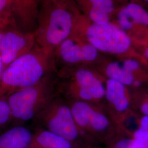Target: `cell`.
<instances>
[{"instance_id":"4fadbf2b","label":"cell","mask_w":148,"mask_h":148,"mask_svg":"<svg viewBox=\"0 0 148 148\" xmlns=\"http://www.w3.org/2000/svg\"><path fill=\"white\" fill-rule=\"evenodd\" d=\"M32 145L36 148H72V143L69 140L48 130L34 137Z\"/></svg>"},{"instance_id":"8fae6325","label":"cell","mask_w":148,"mask_h":148,"mask_svg":"<svg viewBox=\"0 0 148 148\" xmlns=\"http://www.w3.org/2000/svg\"><path fill=\"white\" fill-rule=\"evenodd\" d=\"M33 136L27 128L16 126L0 136V148H28L32 145Z\"/></svg>"},{"instance_id":"9c48e42d","label":"cell","mask_w":148,"mask_h":148,"mask_svg":"<svg viewBox=\"0 0 148 148\" xmlns=\"http://www.w3.org/2000/svg\"><path fill=\"white\" fill-rule=\"evenodd\" d=\"M48 131L69 140L71 143L79 136V131L71 109L64 105L59 106L48 117Z\"/></svg>"},{"instance_id":"2e32d148","label":"cell","mask_w":148,"mask_h":148,"mask_svg":"<svg viewBox=\"0 0 148 148\" xmlns=\"http://www.w3.org/2000/svg\"><path fill=\"white\" fill-rule=\"evenodd\" d=\"M130 19L132 22L148 25V13L137 4L131 3L125 7Z\"/></svg>"},{"instance_id":"ac0fdd59","label":"cell","mask_w":148,"mask_h":148,"mask_svg":"<svg viewBox=\"0 0 148 148\" xmlns=\"http://www.w3.org/2000/svg\"><path fill=\"white\" fill-rule=\"evenodd\" d=\"M91 10L102 11L110 14L114 10V5L111 0H87Z\"/></svg>"},{"instance_id":"5b68a950","label":"cell","mask_w":148,"mask_h":148,"mask_svg":"<svg viewBox=\"0 0 148 148\" xmlns=\"http://www.w3.org/2000/svg\"><path fill=\"white\" fill-rule=\"evenodd\" d=\"M98 51L89 43L82 42L77 36L72 35L56 48L53 55L64 64L73 65L94 61L98 56Z\"/></svg>"},{"instance_id":"8992f818","label":"cell","mask_w":148,"mask_h":148,"mask_svg":"<svg viewBox=\"0 0 148 148\" xmlns=\"http://www.w3.org/2000/svg\"><path fill=\"white\" fill-rule=\"evenodd\" d=\"M36 85L11 93L7 102L12 116L23 121H28L35 115L42 98L41 90Z\"/></svg>"},{"instance_id":"30bf717a","label":"cell","mask_w":148,"mask_h":148,"mask_svg":"<svg viewBox=\"0 0 148 148\" xmlns=\"http://www.w3.org/2000/svg\"><path fill=\"white\" fill-rule=\"evenodd\" d=\"M78 95L83 101L101 99L106 94V86L95 74L89 70L79 69L75 74Z\"/></svg>"},{"instance_id":"d6986e66","label":"cell","mask_w":148,"mask_h":148,"mask_svg":"<svg viewBox=\"0 0 148 148\" xmlns=\"http://www.w3.org/2000/svg\"><path fill=\"white\" fill-rule=\"evenodd\" d=\"M11 116V109L7 101L0 99V127L8 121Z\"/></svg>"},{"instance_id":"9a60e30c","label":"cell","mask_w":148,"mask_h":148,"mask_svg":"<svg viewBox=\"0 0 148 148\" xmlns=\"http://www.w3.org/2000/svg\"><path fill=\"white\" fill-rule=\"evenodd\" d=\"M133 139L143 148H148V116L140 119L139 127L132 135Z\"/></svg>"},{"instance_id":"52a82bcc","label":"cell","mask_w":148,"mask_h":148,"mask_svg":"<svg viewBox=\"0 0 148 148\" xmlns=\"http://www.w3.org/2000/svg\"><path fill=\"white\" fill-rule=\"evenodd\" d=\"M71 110L79 129L102 134L109 128L110 124L108 118L85 101L76 102Z\"/></svg>"},{"instance_id":"603a6c76","label":"cell","mask_w":148,"mask_h":148,"mask_svg":"<svg viewBox=\"0 0 148 148\" xmlns=\"http://www.w3.org/2000/svg\"><path fill=\"white\" fill-rule=\"evenodd\" d=\"M139 109L143 115L148 116V99H145L140 103Z\"/></svg>"},{"instance_id":"83f0119b","label":"cell","mask_w":148,"mask_h":148,"mask_svg":"<svg viewBox=\"0 0 148 148\" xmlns=\"http://www.w3.org/2000/svg\"><path fill=\"white\" fill-rule=\"evenodd\" d=\"M145 1H148V0H145Z\"/></svg>"},{"instance_id":"ffe728a7","label":"cell","mask_w":148,"mask_h":148,"mask_svg":"<svg viewBox=\"0 0 148 148\" xmlns=\"http://www.w3.org/2000/svg\"><path fill=\"white\" fill-rule=\"evenodd\" d=\"M134 140L131 137L116 139L111 144L110 148H133Z\"/></svg>"},{"instance_id":"cb8c5ba5","label":"cell","mask_w":148,"mask_h":148,"mask_svg":"<svg viewBox=\"0 0 148 148\" xmlns=\"http://www.w3.org/2000/svg\"><path fill=\"white\" fill-rule=\"evenodd\" d=\"M3 71V63H2L1 58L0 56V78H1V76L2 75Z\"/></svg>"},{"instance_id":"6da1fadb","label":"cell","mask_w":148,"mask_h":148,"mask_svg":"<svg viewBox=\"0 0 148 148\" xmlns=\"http://www.w3.org/2000/svg\"><path fill=\"white\" fill-rule=\"evenodd\" d=\"M73 0H41L34 32L36 45L53 54L74 33L78 21Z\"/></svg>"},{"instance_id":"44dd1931","label":"cell","mask_w":148,"mask_h":148,"mask_svg":"<svg viewBox=\"0 0 148 148\" xmlns=\"http://www.w3.org/2000/svg\"><path fill=\"white\" fill-rule=\"evenodd\" d=\"M119 22L122 29L123 30H129L132 27L133 23L130 19L125 8H123L119 13Z\"/></svg>"},{"instance_id":"7402d4cb","label":"cell","mask_w":148,"mask_h":148,"mask_svg":"<svg viewBox=\"0 0 148 148\" xmlns=\"http://www.w3.org/2000/svg\"><path fill=\"white\" fill-rule=\"evenodd\" d=\"M124 68L130 73H133L139 68V64L136 60L127 59L122 63Z\"/></svg>"},{"instance_id":"5bb4252c","label":"cell","mask_w":148,"mask_h":148,"mask_svg":"<svg viewBox=\"0 0 148 148\" xmlns=\"http://www.w3.org/2000/svg\"><path fill=\"white\" fill-rule=\"evenodd\" d=\"M106 73L109 79L115 80L125 86L133 85L136 79L134 74L127 71L120 62L109 64L106 68Z\"/></svg>"},{"instance_id":"d4e9b609","label":"cell","mask_w":148,"mask_h":148,"mask_svg":"<svg viewBox=\"0 0 148 148\" xmlns=\"http://www.w3.org/2000/svg\"><path fill=\"white\" fill-rule=\"evenodd\" d=\"M3 32H4V30H0V42H1V40L2 38V37L3 36Z\"/></svg>"},{"instance_id":"7c38bea8","label":"cell","mask_w":148,"mask_h":148,"mask_svg":"<svg viewBox=\"0 0 148 148\" xmlns=\"http://www.w3.org/2000/svg\"><path fill=\"white\" fill-rule=\"evenodd\" d=\"M105 97L119 112H125L130 106V100L126 86L115 80L110 79L107 80Z\"/></svg>"},{"instance_id":"277c9868","label":"cell","mask_w":148,"mask_h":148,"mask_svg":"<svg viewBox=\"0 0 148 148\" xmlns=\"http://www.w3.org/2000/svg\"><path fill=\"white\" fill-rule=\"evenodd\" d=\"M35 45L34 33L22 32L12 25L7 27L0 42L3 70L16 59L32 51Z\"/></svg>"},{"instance_id":"3957f363","label":"cell","mask_w":148,"mask_h":148,"mask_svg":"<svg viewBox=\"0 0 148 148\" xmlns=\"http://www.w3.org/2000/svg\"><path fill=\"white\" fill-rule=\"evenodd\" d=\"M87 42L98 51L120 54L126 52L131 46L127 34L115 25L92 23L85 30Z\"/></svg>"},{"instance_id":"7a4b0ae2","label":"cell","mask_w":148,"mask_h":148,"mask_svg":"<svg viewBox=\"0 0 148 148\" xmlns=\"http://www.w3.org/2000/svg\"><path fill=\"white\" fill-rule=\"evenodd\" d=\"M53 54L38 46L8 65L0 78V96L37 85L51 63ZM15 91V92H16Z\"/></svg>"},{"instance_id":"4316f807","label":"cell","mask_w":148,"mask_h":148,"mask_svg":"<svg viewBox=\"0 0 148 148\" xmlns=\"http://www.w3.org/2000/svg\"><path fill=\"white\" fill-rule=\"evenodd\" d=\"M35 148V147H32H32H29V148Z\"/></svg>"},{"instance_id":"484cf974","label":"cell","mask_w":148,"mask_h":148,"mask_svg":"<svg viewBox=\"0 0 148 148\" xmlns=\"http://www.w3.org/2000/svg\"><path fill=\"white\" fill-rule=\"evenodd\" d=\"M145 56L147 57V58H148V48L145 51Z\"/></svg>"},{"instance_id":"ba28073f","label":"cell","mask_w":148,"mask_h":148,"mask_svg":"<svg viewBox=\"0 0 148 148\" xmlns=\"http://www.w3.org/2000/svg\"><path fill=\"white\" fill-rule=\"evenodd\" d=\"M41 0H12V24L22 32L34 33Z\"/></svg>"},{"instance_id":"e0dca14e","label":"cell","mask_w":148,"mask_h":148,"mask_svg":"<svg viewBox=\"0 0 148 148\" xmlns=\"http://www.w3.org/2000/svg\"><path fill=\"white\" fill-rule=\"evenodd\" d=\"M12 24V0H0V30Z\"/></svg>"}]
</instances>
